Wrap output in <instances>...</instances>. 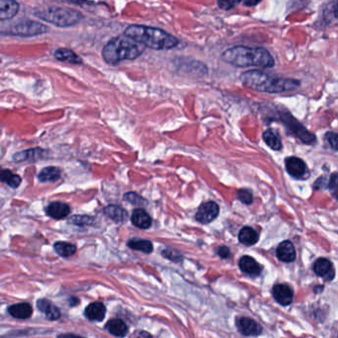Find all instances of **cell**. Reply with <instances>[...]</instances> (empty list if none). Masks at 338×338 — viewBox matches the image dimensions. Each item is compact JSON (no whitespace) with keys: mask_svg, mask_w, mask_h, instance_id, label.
<instances>
[{"mask_svg":"<svg viewBox=\"0 0 338 338\" xmlns=\"http://www.w3.org/2000/svg\"><path fill=\"white\" fill-rule=\"evenodd\" d=\"M242 84L253 90L267 93H283L296 90L301 83L298 81L272 76L261 70L252 69L240 76Z\"/></svg>","mask_w":338,"mask_h":338,"instance_id":"6da1fadb","label":"cell"},{"mask_svg":"<svg viewBox=\"0 0 338 338\" xmlns=\"http://www.w3.org/2000/svg\"><path fill=\"white\" fill-rule=\"evenodd\" d=\"M221 59L227 64L239 68H273L275 66L274 58L270 52L264 48L236 46L224 51L221 55Z\"/></svg>","mask_w":338,"mask_h":338,"instance_id":"7a4b0ae2","label":"cell"},{"mask_svg":"<svg viewBox=\"0 0 338 338\" xmlns=\"http://www.w3.org/2000/svg\"><path fill=\"white\" fill-rule=\"evenodd\" d=\"M124 36L154 50H169L179 45V40L173 35L148 26L131 25L125 30Z\"/></svg>","mask_w":338,"mask_h":338,"instance_id":"3957f363","label":"cell"},{"mask_svg":"<svg viewBox=\"0 0 338 338\" xmlns=\"http://www.w3.org/2000/svg\"><path fill=\"white\" fill-rule=\"evenodd\" d=\"M145 50V46L126 37L113 38L102 50L103 60L109 65H117L122 61L135 60Z\"/></svg>","mask_w":338,"mask_h":338,"instance_id":"277c9868","label":"cell"},{"mask_svg":"<svg viewBox=\"0 0 338 338\" xmlns=\"http://www.w3.org/2000/svg\"><path fill=\"white\" fill-rule=\"evenodd\" d=\"M35 14L46 22L54 24L59 27L72 26L80 22L83 18V15L77 10L55 6H49L44 9H40L39 11H36Z\"/></svg>","mask_w":338,"mask_h":338,"instance_id":"5b68a950","label":"cell"},{"mask_svg":"<svg viewBox=\"0 0 338 338\" xmlns=\"http://www.w3.org/2000/svg\"><path fill=\"white\" fill-rule=\"evenodd\" d=\"M48 31V27L41 23L24 20L21 22L15 23L9 29V34L20 37H32L40 34H44Z\"/></svg>","mask_w":338,"mask_h":338,"instance_id":"8992f818","label":"cell"},{"mask_svg":"<svg viewBox=\"0 0 338 338\" xmlns=\"http://www.w3.org/2000/svg\"><path fill=\"white\" fill-rule=\"evenodd\" d=\"M281 118L287 128L290 129L293 134L298 137L305 144H314L316 142V136L308 131L290 113L281 112Z\"/></svg>","mask_w":338,"mask_h":338,"instance_id":"52a82bcc","label":"cell"},{"mask_svg":"<svg viewBox=\"0 0 338 338\" xmlns=\"http://www.w3.org/2000/svg\"><path fill=\"white\" fill-rule=\"evenodd\" d=\"M286 170L290 176L297 180H306L310 177V171L302 159L288 157L285 161Z\"/></svg>","mask_w":338,"mask_h":338,"instance_id":"ba28073f","label":"cell"},{"mask_svg":"<svg viewBox=\"0 0 338 338\" xmlns=\"http://www.w3.org/2000/svg\"><path fill=\"white\" fill-rule=\"evenodd\" d=\"M218 214H219V206L217 205V203L214 202H207L203 203L199 207L196 214V219L201 223L206 224L213 221Z\"/></svg>","mask_w":338,"mask_h":338,"instance_id":"9c48e42d","label":"cell"},{"mask_svg":"<svg viewBox=\"0 0 338 338\" xmlns=\"http://www.w3.org/2000/svg\"><path fill=\"white\" fill-rule=\"evenodd\" d=\"M238 330L246 336H257L261 334L262 327L249 317H240L236 322Z\"/></svg>","mask_w":338,"mask_h":338,"instance_id":"30bf717a","label":"cell"},{"mask_svg":"<svg viewBox=\"0 0 338 338\" xmlns=\"http://www.w3.org/2000/svg\"><path fill=\"white\" fill-rule=\"evenodd\" d=\"M273 295L275 299L282 306H289L293 302V290L287 285H276L273 288Z\"/></svg>","mask_w":338,"mask_h":338,"instance_id":"8fae6325","label":"cell"},{"mask_svg":"<svg viewBox=\"0 0 338 338\" xmlns=\"http://www.w3.org/2000/svg\"><path fill=\"white\" fill-rule=\"evenodd\" d=\"M70 213V208L67 203L55 202L50 203L47 207V214L55 219H62Z\"/></svg>","mask_w":338,"mask_h":338,"instance_id":"7c38bea8","label":"cell"},{"mask_svg":"<svg viewBox=\"0 0 338 338\" xmlns=\"http://www.w3.org/2000/svg\"><path fill=\"white\" fill-rule=\"evenodd\" d=\"M19 11V4L12 0H0V20H9Z\"/></svg>","mask_w":338,"mask_h":338,"instance_id":"4fadbf2b","label":"cell"},{"mask_svg":"<svg viewBox=\"0 0 338 338\" xmlns=\"http://www.w3.org/2000/svg\"><path fill=\"white\" fill-rule=\"evenodd\" d=\"M46 151L40 148H35V149H29L26 151H22L20 153H17L13 156V160L15 162H24V161H29V162H35L38 160H42L46 156Z\"/></svg>","mask_w":338,"mask_h":338,"instance_id":"5bb4252c","label":"cell"},{"mask_svg":"<svg viewBox=\"0 0 338 338\" xmlns=\"http://www.w3.org/2000/svg\"><path fill=\"white\" fill-rule=\"evenodd\" d=\"M106 309L103 304L101 303H92L86 309L85 314L86 316L93 321H102L105 317Z\"/></svg>","mask_w":338,"mask_h":338,"instance_id":"9a60e30c","label":"cell"},{"mask_svg":"<svg viewBox=\"0 0 338 338\" xmlns=\"http://www.w3.org/2000/svg\"><path fill=\"white\" fill-rule=\"evenodd\" d=\"M277 257L283 262H293L295 259V250L290 241L282 242L277 248Z\"/></svg>","mask_w":338,"mask_h":338,"instance_id":"2e32d148","label":"cell"},{"mask_svg":"<svg viewBox=\"0 0 338 338\" xmlns=\"http://www.w3.org/2000/svg\"><path fill=\"white\" fill-rule=\"evenodd\" d=\"M132 223L141 229H147L152 224V218L150 215L142 208H137L131 216Z\"/></svg>","mask_w":338,"mask_h":338,"instance_id":"e0dca14e","label":"cell"},{"mask_svg":"<svg viewBox=\"0 0 338 338\" xmlns=\"http://www.w3.org/2000/svg\"><path fill=\"white\" fill-rule=\"evenodd\" d=\"M104 214L113 221L121 223L128 218L127 211L119 205H108L104 208Z\"/></svg>","mask_w":338,"mask_h":338,"instance_id":"ac0fdd59","label":"cell"},{"mask_svg":"<svg viewBox=\"0 0 338 338\" xmlns=\"http://www.w3.org/2000/svg\"><path fill=\"white\" fill-rule=\"evenodd\" d=\"M55 58L61 62L69 63L72 65H81L83 63V60L80 56L68 49H58L55 52Z\"/></svg>","mask_w":338,"mask_h":338,"instance_id":"d6986e66","label":"cell"},{"mask_svg":"<svg viewBox=\"0 0 338 338\" xmlns=\"http://www.w3.org/2000/svg\"><path fill=\"white\" fill-rule=\"evenodd\" d=\"M38 309L45 314L50 320H57L61 317V312L48 299H40L37 303Z\"/></svg>","mask_w":338,"mask_h":338,"instance_id":"ffe728a7","label":"cell"},{"mask_svg":"<svg viewBox=\"0 0 338 338\" xmlns=\"http://www.w3.org/2000/svg\"><path fill=\"white\" fill-rule=\"evenodd\" d=\"M239 267L244 273L257 276L261 273L262 267L250 256H244L239 261Z\"/></svg>","mask_w":338,"mask_h":338,"instance_id":"44dd1931","label":"cell"},{"mask_svg":"<svg viewBox=\"0 0 338 338\" xmlns=\"http://www.w3.org/2000/svg\"><path fill=\"white\" fill-rule=\"evenodd\" d=\"M314 270L319 277H323L326 280H331L330 274L334 276V272L332 269V264L326 259H318L314 265Z\"/></svg>","mask_w":338,"mask_h":338,"instance_id":"7402d4cb","label":"cell"},{"mask_svg":"<svg viewBox=\"0 0 338 338\" xmlns=\"http://www.w3.org/2000/svg\"><path fill=\"white\" fill-rule=\"evenodd\" d=\"M106 329L117 337H124L128 332V327L121 319H110L106 324Z\"/></svg>","mask_w":338,"mask_h":338,"instance_id":"603a6c76","label":"cell"},{"mask_svg":"<svg viewBox=\"0 0 338 338\" xmlns=\"http://www.w3.org/2000/svg\"><path fill=\"white\" fill-rule=\"evenodd\" d=\"M8 312L13 317L20 318V319L28 318V317L32 316V314H33L32 307L27 303L13 305L8 309Z\"/></svg>","mask_w":338,"mask_h":338,"instance_id":"cb8c5ba5","label":"cell"},{"mask_svg":"<svg viewBox=\"0 0 338 338\" xmlns=\"http://www.w3.org/2000/svg\"><path fill=\"white\" fill-rule=\"evenodd\" d=\"M239 241L244 245H254L259 239V235L256 230H254L251 227H243L238 235Z\"/></svg>","mask_w":338,"mask_h":338,"instance_id":"d4e9b609","label":"cell"},{"mask_svg":"<svg viewBox=\"0 0 338 338\" xmlns=\"http://www.w3.org/2000/svg\"><path fill=\"white\" fill-rule=\"evenodd\" d=\"M263 140L274 151H280L283 147L281 138L272 129H268L263 133Z\"/></svg>","mask_w":338,"mask_h":338,"instance_id":"484cf974","label":"cell"},{"mask_svg":"<svg viewBox=\"0 0 338 338\" xmlns=\"http://www.w3.org/2000/svg\"><path fill=\"white\" fill-rule=\"evenodd\" d=\"M61 178V170L56 167H48L39 174V180L42 182H53Z\"/></svg>","mask_w":338,"mask_h":338,"instance_id":"4316f807","label":"cell"},{"mask_svg":"<svg viewBox=\"0 0 338 338\" xmlns=\"http://www.w3.org/2000/svg\"><path fill=\"white\" fill-rule=\"evenodd\" d=\"M0 181L8 184L12 189H17L21 183V178L9 170H0Z\"/></svg>","mask_w":338,"mask_h":338,"instance_id":"83f0119b","label":"cell"},{"mask_svg":"<svg viewBox=\"0 0 338 338\" xmlns=\"http://www.w3.org/2000/svg\"><path fill=\"white\" fill-rule=\"evenodd\" d=\"M128 246L130 248L142 251L144 253H151L153 251V244L148 240L142 239H132L128 242Z\"/></svg>","mask_w":338,"mask_h":338,"instance_id":"f1b7e54d","label":"cell"},{"mask_svg":"<svg viewBox=\"0 0 338 338\" xmlns=\"http://www.w3.org/2000/svg\"><path fill=\"white\" fill-rule=\"evenodd\" d=\"M54 247L56 252L62 257H69L73 255L77 251V247L74 245L67 242H57Z\"/></svg>","mask_w":338,"mask_h":338,"instance_id":"f546056e","label":"cell"},{"mask_svg":"<svg viewBox=\"0 0 338 338\" xmlns=\"http://www.w3.org/2000/svg\"><path fill=\"white\" fill-rule=\"evenodd\" d=\"M237 196H238L239 201L245 204H251L253 203V196L247 190H240Z\"/></svg>","mask_w":338,"mask_h":338,"instance_id":"4dcf8cb0","label":"cell"},{"mask_svg":"<svg viewBox=\"0 0 338 338\" xmlns=\"http://www.w3.org/2000/svg\"><path fill=\"white\" fill-rule=\"evenodd\" d=\"M124 200L128 203H133V204H141L144 203V200L140 198L135 193H128L124 196Z\"/></svg>","mask_w":338,"mask_h":338,"instance_id":"1f68e13d","label":"cell"},{"mask_svg":"<svg viewBox=\"0 0 338 338\" xmlns=\"http://www.w3.org/2000/svg\"><path fill=\"white\" fill-rule=\"evenodd\" d=\"M325 139L329 143L330 147L334 151H337V135H336V133H334V132H328L325 135Z\"/></svg>","mask_w":338,"mask_h":338,"instance_id":"d6a6232c","label":"cell"},{"mask_svg":"<svg viewBox=\"0 0 338 338\" xmlns=\"http://www.w3.org/2000/svg\"><path fill=\"white\" fill-rule=\"evenodd\" d=\"M90 221V217L88 216H73L71 218V222L78 226H84V224H89Z\"/></svg>","mask_w":338,"mask_h":338,"instance_id":"836d02e7","label":"cell"},{"mask_svg":"<svg viewBox=\"0 0 338 338\" xmlns=\"http://www.w3.org/2000/svg\"><path fill=\"white\" fill-rule=\"evenodd\" d=\"M238 3H239L238 1H218L217 4L221 9L228 10V9H231L234 6H236Z\"/></svg>","mask_w":338,"mask_h":338,"instance_id":"e575fe53","label":"cell"},{"mask_svg":"<svg viewBox=\"0 0 338 338\" xmlns=\"http://www.w3.org/2000/svg\"><path fill=\"white\" fill-rule=\"evenodd\" d=\"M328 187H329L330 191L334 192V194L336 193V191H337V174L336 173H333L332 176L330 177Z\"/></svg>","mask_w":338,"mask_h":338,"instance_id":"d590c367","label":"cell"},{"mask_svg":"<svg viewBox=\"0 0 338 338\" xmlns=\"http://www.w3.org/2000/svg\"><path fill=\"white\" fill-rule=\"evenodd\" d=\"M131 338H153L152 335L146 331H143V330H138V331H135L132 335Z\"/></svg>","mask_w":338,"mask_h":338,"instance_id":"8d00e7d4","label":"cell"},{"mask_svg":"<svg viewBox=\"0 0 338 338\" xmlns=\"http://www.w3.org/2000/svg\"><path fill=\"white\" fill-rule=\"evenodd\" d=\"M218 255L222 258H227L229 255H230V252H229V249L227 247H220L218 248Z\"/></svg>","mask_w":338,"mask_h":338,"instance_id":"74e56055","label":"cell"},{"mask_svg":"<svg viewBox=\"0 0 338 338\" xmlns=\"http://www.w3.org/2000/svg\"><path fill=\"white\" fill-rule=\"evenodd\" d=\"M58 338H84L82 336H79V335H76V334H70V333H68V334H61L60 336Z\"/></svg>","mask_w":338,"mask_h":338,"instance_id":"f35d334b","label":"cell"},{"mask_svg":"<svg viewBox=\"0 0 338 338\" xmlns=\"http://www.w3.org/2000/svg\"><path fill=\"white\" fill-rule=\"evenodd\" d=\"M260 1H255V2H252V1H246V2H244V4L245 5H247V6H254V5H256V4H258Z\"/></svg>","mask_w":338,"mask_h":338,"instance_id":"ab89813d","label":"cell"}]
</instances>
